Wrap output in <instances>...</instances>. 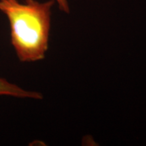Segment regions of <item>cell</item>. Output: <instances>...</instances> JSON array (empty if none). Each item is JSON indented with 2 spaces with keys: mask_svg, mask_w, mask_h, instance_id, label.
<instances>
[{
  "mask_svg": "<svg viewBox=\"0 0 146 146\" xmlns=\"http://www.w3.org/2000/svg\"><path fill=\"white\" fill-rule=\"evenodd\" d=\"M54 3V0H0V11L10 24L11 43L23 62H35L45 57Z\"/></svg>",
  "mask_w": 146,
  "mask_h": 146,
  "instance_id": "obj_1",
  "label": "cell"
},
{
  "mask_svg": "<svg viewBox=\"0 0 146 146\" xmlns=\"http://www.w3.org/2000/svg\"><path fill=\"white\" fill-rule=\"evenodd\" d=\"M0 96H8L18 98H30L35 100H41L43 98V96L40 93L25 90L2 78H0Z\"/></svg>",
  "mask_w": 146,
  "mask_h": 146,
  "instance_id": "obj_2",
  "label": "cell"
},
{
  "mask_svg": "<svg viewBox=\"0 0 146 146\" xmlns=\"http://www.w3.org/2000/svg\"><path fill=\"white\" fill-rule=\"evenodd\" d=\"M55 1H56V3H58L60 10L65 13H69L70 8H69L68 0H55Z\"/></svg>",
  "mask_w": 146,
  "mask_h": 146,
  "instance_id": "obj_3",
  "label": "cell"
}]
</instances>
